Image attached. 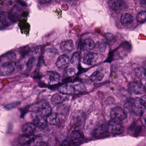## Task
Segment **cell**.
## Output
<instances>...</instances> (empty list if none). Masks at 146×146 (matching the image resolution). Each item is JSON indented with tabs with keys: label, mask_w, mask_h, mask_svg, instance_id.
<instances>
[{
	"label": "cell",
	"mask_w": 146,
	"mask_h": 146,
	"mask_svg": "<svg viewBox=\"0 0 146 146\" xmlns=\"http://www.w3.org/2000/svg\"><path fill=\"white\" fill-rule=\"evenodd\" d=\"M36 125L34 123H27L22 127V131L23 134L32 135L36 129Z\"/></svg>",
	"instance_id": "16"
},
{
	"label": "cell",
	"mask_w": 146,
	"mask_h": 146,
	"mask_svg": "<svg viewBox=\"0 0 146 146\" xmlns=\"http://www.w3.org/2000/svg\"><path fill=\"white\" fill-rule=\"evenodd\" d=\"M134 21V17L129 13L123 14L120 18V22L123 25H127L132 23Z\"/></svg>",
	"instance_id": "18"
},
{
	"label": "cell",
	"mask_w": 146,
	"mask_h": 146,
	"mask_svg": "<svg viewBox=\"0 0 146 146\" xmlns=\"http://www.w3.org/2000/svg\"><path fill=\"white\" fill-rule=\"evenodd\" d=\"M144 86H145V91H146V84Z\"/></svg>",
	"instance_id": "34"
},
{
	"label": "cell",
	"mask_w": 146,
	"mask_h": 146,
	"mask_svg": "<svg viewBox=\"0 0 146 146\" xmlns=\"http://www.w3.org/2000/svg\"><path fill=\"white\" fill-rule=\"evenodd\" d=\"M104 75L99 71L95 72L90 76V79L92 82H98L102 81L103 79Z\"/></svg>",
	"instance_id": "22"
},
{
	"label": "cell",
	"mask_w": 146,
	"mask_h": 146,
	"mask_svg": "<svg viewBox=\"0 0 146 146\" xmlns=\"http://www.w3.org/2000/svg\"><path fill=\"white\" fill-rule=\"evenodd\" d=\"M14 58L12 55L11 58L7 57V60L1 62L0 67V73L1 76H6L13 73L16 66V64L14 61Z\"/></svg>",
	"instance_id": "2"
},
{
	"label": "cell",
	"mask_w": 146,
	"mask_h": 146,
	"mask_svg": "<svg viewBox=\"0 0 146 146\" xmlns=\"http://www.w3.org/2000/svg\"><path fill=\"white\" fill-rule=\"evenodd\" d=\"M144 121H145V123H146V114L145 115V116H144Z\"/></svg>",
	"instance_id": "33"
},
{
	"label": "cell",
	"mask_w": 146,
	"mask_h": 146,
	"mask_svg": "<svg viewBox=\"0 0 146 146\" xmlns=\"http://www.w3.org/2000/svg\"><path fill=\"white\" fill-rule=\"evenodd\" d=\"M37 138L35 136L32 135L23 134L19 138V143L22 145H30L35 142Z\"/></svg>",
	"instance_id": "9"
},
{
	"label": "cell",
	"mask_w": 146,
	"mask_h": 146,
	"mask_svg": "<svg viewBox=\"0 0 146 146\" xmlns=\"http://www.w3.org/2000/svg\"><path fill=\"white\" fill-rule=\"evenodd\" d=\"M80 60V54L79 52H76L72 54L71 63L74 66H77L79 64Z\"/></svg>",
	"instance_id": "23"
},
{
	"label": "cell",
	"mask_w": 146,
	"mask_h": 146,
	"mask_svg": "<svg viewBox=\"0 0 146 146\" xmlns=\"http://www.w3.org/2000/svg\"><path fill=\"white\" fill-rule=\"evenodd\" d=\"M21 102H12L10 104H7L5 106V108L8 110L13 109L17 107L18 106L20 105Z\"/></svg>",
	"instance_id": "27"
},
{
	"label": "cell",
	"mask_w": 146,
	"mask_h": 146,
	"mask_svg": "<svg viewBox=\"0 0 146 146\" xmlns=\"http://www.w3.org/2000/svg\"><path fill=\"white\" fill-rule=\"evenodd\" d=\"M141 3L143 5H146V0H140Z\"/></svg>",
	"instance_id": "32"
},
{
	"label": "cell",
	"mask_w": 146,
	"mask_h": 146,
	"mask_svg": "<svg viewBox=\"0 0 146 146\" xmlns=\"http://www.w3.org/2000/svg\"><path fill=\"white\" fill-rule=\"evenodd\" d=\"M74 47V43L71 40L64 41L60 43V48L63 52H70L73 50Z\"/></svg>",
	"instance_id": "15"
},
{
	"label": "cell",
	"mask_w": 146,
	"mask_h": 146,
	"mask_svg": "<svg viewBox=\"0 0 146 146\" xmlns=\"http://www.w3.org/2000/svg\"><path fill=\"white\" fill-rule=\"evenodd\" d=\"M37 111L40 115L46 117L52 113V108L48 103L44 102L39 105Z\"/></svg>",
	"instance_id": "13"
},
{
	"label": "cell",
	"mask_w": 146,
	"mask_h": 146,
	"mask_svg": "<svg viewBox=\"0 0 146 146\" xmlns=\"http://www.w3.org/2000/svg\"><path fill=\"white\" fill-rule=\"evenodd\" d=\"M129 91L132 94H141L145 91V86L138 82H131L129 84Z\"/></svg>",
	"instance_id": "7"
},
{
	"label": "cell",
	"mask_w": 146,
	"mask_h": 146,
	"mask_svg": "<svg viewBox=\"0 0 146 146\" xmlns=\"http://www.w3.org/2000/svg\"><path fill=\"white\" fill-rule=\"evenodd\" d=\"M68 108L66 106L64 105H60L58 106L57 108V111L60 114H65L68 111Z\"/></svg>",
	"instance_id": "26"
},
{
	"label": "cell",
	"mask_w": 146,
	"mask_h": 146,
	"mask_svg": "<svg viewBox=\"0 0 146 146\" xmlns=\"http://www.w3.org/2000/svg\"><path fill=\"white\" fill-rule=\"evenodd\" d=\"M127 114L123 109L119 107L113 108L111 110L110 117L111 119L122 121L126 117Z\"/></svg>",
	"instance_id": "5"
},
{
	"label": "cell",
	"mask_w": 146,
	"mask_h": 146,
	"mask_svg": "<svg viewBox=\"0 0 146 146\" xmlns=\"http://www.w3.org/2000/svg\"><path fill=\"white\" fill-rule=\"evenodd\" d=\"M27 0H17V1L19 3H21V4H26V1Z\"/></svg>",
	"instance_id": "31"
},
{
	"label": "cell",
	"mask_w": 146,
	"mask_h": 146,
	"mask_svg": "<svg viewBox=\"0 0 146 146\" xmlns=\"http://www.w3.org/2000/svg\"><path fill=\"white\" fill-rule=\"evenodd\" d=\"M34 123L36 126L41 129H44L47 126L48 123L46 117L42 115H37L33 119Z\"/></svg>",
	"instance_id": "11"
},
{
	"label": "cell",
	"mask_w": 146,
	"mask_h": 146,
	"mask_svg": "<svg viewBox=\"0 0 146 146\" xmlns=\"http://www.w3.org/2000/svg\"><path fill=\"white\" fill-rule=\"evenodd\" d=\"M124 0H109L108 5L110 8L114 11H119L123 7Z\"/></svg>",
	"instance_id": "14"
},
{
	"label": "cell",
	"mask_w": 146,
	"mask_h": 146,
	"mask_svg": "<svg viewBox=\"0 0 146 146\" xmlns=\"http://www.w3.org/2000/svg\"><path fill=\"white\" fill-rule=\"evenodd\" d=\"M66 97L58 94H54L51 98V102L53 104H58L62 103L65 100Z\"/></svg>",
	"instance_id": "21"
},
{
	"label": "cell",
	"mask_w": 146,
	"mask_h": 146,
	"mask_svg": "<svg viewBox=\"0 0 146 146\" xmlns=\"http://www.w3.org/2000/svg\"><path fill=\"white\" fill-rule=\"evenodd\" d=\"M76 70L75 68H71L67 70V74L69 76H72L76 75Z\"/></svg>",
	"instance_id": "29"
},
{
	"label": "cell",
	"mask_w": 146,
	"mask_h": 146,
	"mask_svg": "<svg viewBox=\"0 0 146 146\" xmlns=\"http://www.w3.org/2000/svg\"><path fill=\"white\" fill-rule=\"evenodd\" d=\"M37 58L35 56H31L28 58V60L25 61V69L28 71L31 70L36 64Z\"/></svg>",
	"instance_id": "19"
},
{
	"label": "cell",
	"mask_w": 146,
	"mask_h": 146,
	"mask_svg": "<svg viewBox=\"0 0 146 146\" xmlns=\"http://www.w3.org/2000/svg\"><path fill=\"white\" fill-rule=\"evenodd\" d=\"M105 37L108 43H111L112 42L114 41L115 40V37L112 34L107 33L105 35Z\"/></svg>",
	"instance_id": "28"
},
{
	"label": "cell",
	"mask_w": 146,
	"mask_h": 146,
	"mask_svg": "<svg viewBox=\"0 0 146 146\" xmlns=\"http://www.w3.org/2000/svg\"><path fill=\"white\" fill-rule=\"evenodd\" d=\"M70 1H74V0H70Z\"/></svg>",
	"instance_id": "35"
},
{
	"label": "cell",
	"mask_w": 146,
	"mask_h": 146,
	"mask_svg": "<svg viewBox=\"0 0 146 146\" xmlns=\"http://www.w3.org/2000/svg\"><path fill=\"white\" fill-rule=\"evenodd\" d=\"M98 56L94 53H89L84 55L83 63L88 65H93L96 64L98 61Z\"/></svg>",
	"instance_id": "12"
},
{
	"label": "cell",
	"mask_w": 146,
	"mask_h": 146,
	"mask_svg": "<svg viewBox=\"0 0 146 146\" xmlns=\"http://www.w3.org/2000/svg\"><path fill=\"white\" fill-rule=\"evenodd\" d=\"M44 78L45 82L47 84L50 85H54L59 82L60 76L56 72L51 71L45 73Z\"/></svg>",
	"instance_id": "4"
},
{
	"label": "cell",
	"mask_w": 146,
	"mask_h": 146,
	"mask_svg": "<svg viewBox=\"0 0 146 146\" xmlns=\"http://www.w3.org/2000/svg\"><path fill=\"white\" fill-rule=\"evenodd\" d=\"M130 105L132 111L136 115H141L145 110L146 104L143 99L137 97L131 100Z\"/></svg>",
	"instance_id": "3"
},
{
	"label": "cell",
	"mask_w": 146,
	"mask_h": 146,
	"mask_svg": "<svg viewBox=\"0 0 146 146\" xmlns=\"http://www.w3.org/2000/svg\"><path fill=\"white\" fill-rule=\"evenodd\" d=\"M84 136L82 132L80 131L75 130L72 131L70 136L71 145H78L82 142Z\"/></svg>",
	"instance_id": "8"
},
{
	"label": "cell",
	"mask_w": 146,
	"mask_h": 146,
	"mask_svg": "<svg viewBox=\"0 0 146 146\" xmlns=\"http://www.w3.org/2000/svg\"><path fill=\"white\" fill-rule=\"evenodd\" d=\"M102 130L112 134H119L123 131V126L121 121L111 119L102 126Z\"/></svg>",
	"instance_id": "1"
},
{
	"label": "cell",
	"mask_w": 146,
	"mask_h": 146,
	"mask_svg": "<svg viewBox=\"0 0 146 146\" xmlns=\"http://www.w3.org/2000/svg\"><path fill=\"white\" fill-rule=\"evenodd\" d=\"M137 20L139 23H143L146 21V11L141 12L137 17Z\"/></svg>",
	"instance_id": "25"
},
{
	"label": "cell",
	"mask_w": 146,
	"mask_h": 146,
	"mask_svg": "<svg viewBox=\"0 0 146 146\" xmlns=\"http://www.w3.org/2000/svg\"><path fill=\"white\" fill-rule=\"evenodd\" d=\"M46 119L48 123L52 125H56L60 122L58 115L56 113H51L47 116Z\"/></svg>",
	"instance_id": "17"
},
{
	"label": "cell",
	"mask_w": 146,
	"mask_h": 146,
	"mask_svg": "<svg viewBox=\"0 0 146 146\" xmlns=\"http://www.w3.org/2000/svg\"><path fill=\"white\" fill-rule=\"evenodd\" d=\"M60 93L64 95H71L76 94L75 83H67L60 85L58 88Z\"/></svg>",
	"instance_id": "6"
},
{
	"label": "cell",
	"mask_w": 146,
	"mask_h": 146,
	"mask_svg": "<svg viewBox=\"0 0 146 146\" xmlns=\"http://www.w3.org/2000/svg\"><path fill=\"white\" fill-rule=\"evenodd\" d=\"M76 92L77 93H81L86 91V88L85 85L82 83L75 82Z\"/></svg>",
	"instance_id": "24"
},
{
	"label": "cell",
	"mask_w": 146,
	"mask_h": 146,
	"mask_svg": "<svg viewBox=\"0 0 146 146\" xmlns=\"http://www.w3.org/2000/svg\"><path fill=\"white\" fill-rule=\"evenodd\" d=\"M70 59L69 56L63 54L59 57L56 62V65L59 69H66L69 66Z\"/></svg>",
	"instance_id": "10"
},
{
	"label": "cell",
	"mask_w": 146,
	"mask_h": 146,
	"mask_svg": "<svg viewBox=\"0 0 146 146\" xmlns=\"http://www.w3.org/2000/svg\"><path fill=\"white\" fill-rule=\"evenodd\" d=\"M52 1V0H39V3L42 5L49 4Z\"/></svg>",
	"instance_id": "30"
},
{
	"label": "cell",
	"mask_w": 146,
	"mask_h": 146,
	"mask_svg": "<svg viewBox=\"0 0 146 146\" xmlns=\"http://www.w3.org/2000/svg\"><path fill=\"white\" fill-rule=\"evenodd\" d=\"M95 47V43L90 38L85 39L83 43V48L86 51L93 50Z\"/></svg>",
	"instance_id": "20"
}]
</instances>
